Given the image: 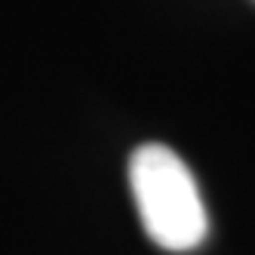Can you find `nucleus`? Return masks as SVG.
Here are the masks:
<instances>
[{"mask_svg": "<svg viewBox=\"0 0 255 255\" xmlns=\"http://www.w3.org/2000/svg\"><path fill=\"white\" fill-rule=\"evenodd\" d=\"M129 188L144 234L166 252H191L206 240L209 218L188 163L166 144H141L129 157Z\"/></svg>", "mask_w": 255, "mask_h": 255, "instance_id": "obj_1", "label": "nucleus"}]
</instances>
